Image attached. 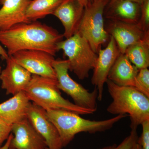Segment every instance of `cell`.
Segmentation results:
<instances>
[{"instance_id": "cell-1", "label": "cell", "mask_w": 149, "mask_h": 149, "mask_svg": "<svg viewBox=\"0 0 149 149\" xmlns=\"http://www.w3.org/2000/svg\"><path fill=\"white\" fill-rule=\"evenodd\" d=\"M63 37L56 29L37 20L0 30V43L7 49L9 56L22 50L42 51L55 56Z\"/></svg>"}, {"instance_id": "cell-2", "label": "cell", "mask_w": 149, "mask_h": 149, "mask_svg": "<svg viewBox=\"0 0 149 149\" xmlns=\"http://www.w3.org/2000/svg\"><path fill=\"white\" fill-rule=\"evenodd\" d=\"M108 91L112 101L107 109L113 115H127L130 117L131 130L149 119V97L131 86H120L107 79Z\"/></svg>"}, {"instance_id": "cell-3", "label": "cell", "mask_w": 149, "mask_h": 149, "mask_svg": "<svg viewBox=\"0 0 149 149\" xmlns=\"http://www.w3.org/2000/svg\"><path fill=\"white\" fill-rule=\"evenodd\" d=\"M47 116L58 131L63 147H66L80 133L94 134L109 130L127 115H118L109 119L94 120L85 119L73 112L48 110Z\"/></svg>"}, {"instance_id": "cell-4", "label": "cell", "mask_w": 149, "mask_h": 149, "mask_svg": "<svg viewBox=\"0 0 149 149\" xmlns=\"http://www.w3.org/2000/svg\"><path fill=\"white\" fill-rule=\"evenodd\" d=\"M24 92L29 100L46 111L63 110L82 115L94 112L80 107L64 98L58 88L57 80L32 74Z\"/></svg>"}, {"instance_id": "cell-5", "label": "cell", "mask_w": 149, "mask_h": 149, "mask_svg": "<svg viewBox=\"0 0 149 149\" xmlns=\"http://www.w3.org/2000/svg\"><path fill=\"white\" fill-rule=\"evenodd\" d=\"M58 49L63 51L68 57L69 70L80 80L89 77L90 71L95 66L98 54L85 38L77 32L58 43Z\"/></svg>"}, {"instance_id": "cell-6", "label": "cell", "mask_w": 149, "mask_h": 149, "mask_svg": "<svg viewBox=\"0 0 149 149\" xmlns=\"http://www.w3.org/2000/svg\"><path fill=\"white\" fill-rule=\"evenodd\" d=\"M109 0H96L85 8L78 33L85 38L98 54L110 36L104 26V13Z\"/></svg>"}, {"instance_id": "cell-7", "label": "cell", "mask_w": 149, "mask_h": 149, "mask_svg": "<svg viewBox=\"0 0 149 149\" xmlns=\"http://www.w3.org/2000/svg\"><path fill=\"white\" fill-rule=\"evenodd\" d=\"M53 66L55 71L58 88L66 93L77 106L94 112L97 109L98 91L95 88L90 92L70 76L68 60L61 59L54 61Z\"/></svg>"}, {"instance_id": "cell-8", "label": "cell", "mask_w": 149, "mask_h": 149, "mask_svg": "<svg viewBox=\"0 0 149 149\" xmlns=\"http://www.w3.org/2000/svg\"><path fill=\"white\" fill-rule=\"evenodd\" d=\"M17 63L32 74L56 80L53 55L44 51L22 50L11 56Z\"/></svg>"}, {"instance_id": "cell-9", "label": "cell", "mask_w": 149, "mask_h": 149, "mask_svg": "<svg viewBox=\"0 0 149 149\" xmlns=\"http://www.w3.org/2000/svg\"><path fill=\"white\" fill-rule=\"evenodd\" d=\"M26 117L45 141L48 149H63L58 131L48 118L45 110L30 102Z\"/></svg>"}, {"instance_id": "cell-10", "label": "cell", "mask_w": 149, "mask_h": 149, "mask_svg": "<svg viewBox=\"0 0 149 149\" xmlns=\"http://www.w3.org/2000/svg\"><path fill=\"white\" fill-rule=\"evenodd\" d=\"M120 54L116 43L112 36H110L107 47L99 51L91 78V83L98 91V100L101 101L102 100L104 85L107 80L108 75Z\"/></svg>"}, {"instance_id": "cell-11", "label": "cell", "mask_w": 149, "mask_h": 149, "mask_svg": "<svg viewBox=\"0 0 149 149\" xmlns=\"http://www.w3.org/2000/svg\"><path fill=\"white\" fill-rule=\"evenodd\" d=\"M6 66L0 73L1 87L6 95L13 96L24 91L30 82L32 74L14 60L11 56L6 60Z\"/></svg>"}, {"instance_id": "cell-12", "label": "cell", "mask_w": 149, "mask_h": 149, "mask_svg": "<svg viewBox=\"0 0 149 149\" xmlns=\"http://www.w3.org/2000/svg\"><path fill=\"white\" fill-rule=\"evenodd\" d=\"M9 149H47V144L27 118L12 125Z\"/></svg>"}, {"instance_id": "cell-13", "label": "cell", "mask_w": 149, "mask_h": 149, "mask_svg": "<svg viewBox=\"0 0 149 149\" xmlns=\"http://www.w3.org/2000/svg\"><path fill=\"white\" fill-rule=\"evenodd\" d=\"M108 20L106 30L110 36L113 37L120 54H125L126 49L141 40L146 32L137 24Z\"/></svg>"}, {"instance_id": "cell-14", "label": "cell", "mask_w": 149, "mask_h": 149, "mask_svg": "<svg viewBox=\"0 0 149 149\" xmlns=\"http://www.w3.org/2000/svg\"><path fill=\"white\" fill-rule=\"evenodd\" d=\"M85 8L78 0H64L53 15L59 19L64 29L63 37H72L78 32Z\"/></svg>"}, {"instance_id": "cell-15", "label": "cell", "mask_w": 149, "mask_h": 149, "mask_svg": "<svg viewBox=\"0 0 149 149\" xmlns=\"http://www.w3.org/2000/svg\"><path fill=\"white\" fill-rule=\"evenodd\" d=\"M32 0H0V30L5 31L14 25L29 23L26 13Z\"/></svg>"}, {"instance_id": "cell-16", "label": "cell", "mask_w": 149, "mask_h": 149, "mask_svg": "<svg viewBox=\"0 0 149 149\" xmlns=\"http://www.w3.org/2000/svg\"><path fill=\"white\" fill-rule=\"evenodd\" d=\"M141 13L140 4L130 0H110L104 16L110 20L137 24Z\"/></svg>"}, {"instance_id": "cell-17", "label": "cell", "mask_w": 149, "mask_h": 149, "mask_svg": "<svg viewBox=\"0 0 149 149\" xmlns=\"http://www.w3.org/2000/svg\"><path fill=\"white\" fill-rule=\"evenodd\" d=\"M30 101L24 91L0 104V119L12 125L26 118Z\"/></svg>"}, {"instance_id": "cell-18", "label": "cell", "mask_w": 149, "mask_h": 149, "mask_svg": "<svg viewBox=\"0 0 149 149\" xmlns=\"http://www.w3.org/2000/svg\"><path fill=\"white\" fill-rule=\"evenodd\" d=\"M139 70L125 54H120L110 70L107 79L119 86L134 87Z\"/></svg>"}, {"instance_id": "cell-19", "label": "cell", "mask_w": 149, "mask_h": 149, "mask_svg": "<svg viewBox=\"0 0 149 149\" xmlns=\"http://www.w3.org/2000/svg\"><path fill=\"white\" fill-rule=\"evenodd\" d=\"M125 55L139 69L149 66V31L144 37L131 45L125 51Z\"/></svg>"}, {"instance_id": "cell-20", "label": "cell", "mask_w": 149, "mask_h": 149, "mask_svg": "<svg viewBox=\"0 0 149 149\" xmlns=\"http://www.w3.org/2000/svg\"><path fill=\"white\" fill-rule=\"evenodd\" d=\"M64 0H32L26 15L30 22L37 21L54 13Z\"/></svg>"}, {"instance_id": "cell-21", "label": "cell", "mask_w": 149, "mask_h": 149, "mask_svg": "<svg viewBox=\"0 0 149 149\" xmlns=\"http://www.w3.org/2000/svg\"><path fill=\"white\" fill-rule=\"evenodd\" d=\"M134 88L149 97V70L148 68L139 69L135 80Z\"/></svg>"}, {"instance_id": "cell-22", "label": "cell", "mask_w": 149, "mask_h": 149, "mask_svg": "<svg viewBox=\"0 0 149 149\" xmlns=\"http://www.w3.org/2000/svg\"><path fill=\"white\" fill-rule=\"evenodd\" d=\"M139 139L137 130H131L128 136L118 145L113 144L98 149H132Z\"/></svg>"}, {"instance_id": "cell-23", "label": "cell", "mask_w": 149, "mask_h": 149, "mask_svg": "<svg viewBox=\"0 0 149 149\" xmlns=\"http://www.w3.org/2000/svg\"><path fill=\"white\" fill-rule=\"evenodd\" d=\"M140 6V17L137 24L146 32L149 31V0H144Z\"/></svg>"}, {"instance_id": "cell-24", "label": "cell", "mask_w": 149, "mask_h": 149, "mask_svg": "<svg viewBox=\"0 0 149 149\" xmlns=\"http://www.w3.org/2000/svg\"><path fill=\"white\" fill-rule=\"evenodd\" d=\"M142 132L139 137L137 143L142 149H149V119L144 121L141 124Z\"/></svg>"}, {"instance_id": "cell-25", "label": "cell", "mask_w": 149, "mask_h": 149, "mask_svg": "<svg viewBox=\"0 0 149 149\" xmlns=\"http://www.w3.org/2000/svg\"><path fill=\"white\" fill-rule=\"evenodd\" d=\"M12 125L0 119V147L11 133Z\"/></svg>"}, {"instance_id": "cell-26", "label": "cell", "mask_w": 149, "mask_h": 149, "mask_svg": "<svg viewBox=\"0 0 149 149\" xmlns=\"http://www.w3.org/2000/svg\"><path fill=\"white\" fill-rule=\"evenodd\" d=\"M0 56L3 60H6L8 58L9 56L7 52L3 48L1 45L0 43Z\"/></svg>"}, {"instance_id": "cell-27", "label": "cell", "mask_w": 149, "mask_h": 149, "mask_svg": "<svg viewBox=\"0 0 149 149\" xmlns=\"http://www.w3.org/2000/svg\"><path fill=\"white\" fill-rule=\"evenodd\" d=\"M13 137V134L12 133H11L10 136H9L8 139L6 141L5 143L3 146L0 147V149H9V148L10 143L12 138Z\"/></svg>"}, {"instance_id": "cell-28", "label": "cell", "mask_w": 149, "mask_h": 149, "mask_svg": "<svg viewBox=\"0 0 149 149\" xmlns=\"http://www.w3.org/2000/svg\"><path fill=\"white\" fill-rule=\"evenodd\" d=\"M96 0H78L79 2L84 6V8L87 7L95 1Z\"/></svg>"}, {"instance_id": "cell-29", "label": "cell", "mask_w": 149, "mask_h": 149, "mask_svg": "<svg viewBox=\"0 0 149 149\" xmlns=\"http://www.w3.org/2000/svg\"><path fill=\"white\" fill-rule=\"evenodd\" d=\"M142 149L141 146L139 145V144H138V143H136L135 145H134V147H133V149Z\"/></svg>"}, {"instance_id": "cell-30", "label": "cell", "mask_w": 149, "mask_h": 149, "mask_svg": "<svg viewBox=\"0 0 149 149\" xmlns=\"http://www.w3.org/2000/svg\"><path fill=\"white\" fill-rule=\"evenodd\" d=\"M130 1H133L135 2L141 4V3L143 2L144 0H130Z\"/></svg>"}, {"instance_id": "cell-31", "label": "cell", "mask_w": 149, "mask_h": 149, "mask_svg": "<svg viewBox=\"0 0 149 149\" xmlns=\"http://www.w3.org/2000/svg\"><path fill=\"white\" fill-rule=\"evenodd\" d=\"M2 70V67L1 66H0V73H1V71Z\"/></svg>"}, {"instance_id": "cell-32", "label": "cell", "mask_w": 149, "mask_h": 149, "mask_svg": "<svg viewBox=\"0 0 149 149\" xmlns=\"http://www.w3.org/2000/svg\"><path fill=\"white\" fill-rule=\"evenodd\" d=\"M47 149H48V148H47Z\"/></svg>"}, {"instance_id": "cell-33", "label": "cell", "mask_w": 149, "mask_h": 149, "mask_svg": "<svg viewBox=\"0 0 149 149\" xmlns=\"http://www.w3.org/2000/svg\"><path fill=\"white\" fill-rule=\"evenodd\" d=\"M109 1H110V0H109Z\"/></svg>"}]
</instances>
